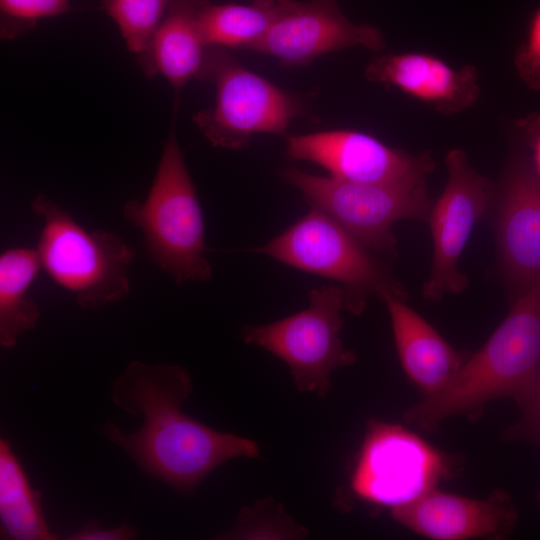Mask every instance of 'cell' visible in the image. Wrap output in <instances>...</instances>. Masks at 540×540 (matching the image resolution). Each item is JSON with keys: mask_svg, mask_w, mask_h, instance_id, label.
Returning a JSON list of instances; mask_svg holds the SVG:
<instances>
[{"mask_svg": "<svg viewBox=\"0 0 540 540\" xmlns=\"http://www.w3.org/2000/svg\"><path fill=\"white\" fill-rule=\"evenodd\" d=\"M192 390L186 368L133 360L114 380L110 398L124 412L141 418L142 425L126 433L108 420L101 428L142 472L185 495H193L226 461L260 455L253 440L217 431L185 414L182 406Z\"/></svg>", "mask_w": 540, "mask_h": 540, "instance_id": "obj_1", "label": "cell"}, {"mask_svg": "<svg viewBox=\"0 0 540 540\" xmlns=\"http://www.w3.org/2000/svg\"><path fill=\"white\" fill-rule=\"evenodd\" d=\"M540 360V275L513 302L507 316L482 348L435 393L406 410L404 420L431 432L445 419L480 415L493 400H513L522 411L529 402Z\"/></svg>", "mask_w": 540, "mask_h": 540, "instance_id": "obj_2", "label": "cell"}, {"mask_svg": "<svg viewBox=\"0 0 540 540\" xmlns=\"http://www.w3.org/2000/svg\"><path fill=\"white\" fill-rule=\"evenodd\" d=\"M123 217L143 235L146 254L178 284L212 277L205 221L182 149L172 130L144 200H128Z\"/></svg>", "mask_w": 540, "mask_h": 540, "instance_id": "obj_3", "label": "cell"}, {"mask_svg": "<svg viewBox=\"0 0 540 540\" xmlns=\"http://www.w3.org/2000/svg\"><path fill=\"white\" fill-rule=\"evenodd\" d=\"M30 207L42 220L35 247L41 267L80 308L98 310L129 295V267L136 252L121 236L84 228L45 194H38Z\"/></svg>", "mask_w": 540, "mask_h": 540, "instance_id": "obj_4", "label": "cell"}, {"mask_svg": "<svg viewBox=\"0 0 540 540\" xmlns=\"http://www.w3.org/2000/svg\"><path fill=\"white\" fill-rule=\"evenodd\" d=\"M199 79L214 85L215 102L193 121L214 147L240 150L255 134H283L308 108L307 99L252 72L225 48L209 47Z\"/></svg>", "mask_w": 540, "mask_h": 540, "instance_id": "obj_5", "label": "cell"}, {"mask_svg": "<svg viewBox=\"0 0 540 540\" xmlns=\"http://www.w3.org/2000/svg\"><path fill=\"white\" fill-rule=\"evenodd\" d=\"M309 306L267 325L245 326L241 337L287 364L299 391L325 397L331 373L355 363L356 356L340 339L341 312L360 313L344 287L322 286L308 293Z\"/></svg>", "mask_w": 540, "mask_h": 540, "instance_id": "obj_6", "label": "cell"}, {"mask_svg": "<svg viewBox=\"0 0 540 540\" xmlns=\"http://www.w3.org/2000/svg\"><path fill=\"white\" fill-rule=\"evenodd\" d=\"M252 252L342 284L362 311L369 294L405 299L401 286L360 241L312 206L302 218Z\"/></svg>", "mask_w": 540, "mask_h": 540, "instance_id": "obj_7", "label": "cell"}, {"mask_svg": "<svg viewBox=\"0 0 540 540\" xmlns=\"http://www.w3.org/2000/svg\"><path fill=\"white\" fill-rule=\"evenodd\" d=\"M454 456L395 423L370 420L351 474L360 500L390 510L437 488L457 472Z\"/></svg>", "mask_w": 540, "mask_h": 540, "instance_id": "obj_8", "label": "cell"}, {"mask_svg": "<svg viewBox=\"0 0 540 540\" xmlns=\"http://www.w3.org/2000/svg\"><path fill=\"white\" fill-rule=\"evenodd\" d=\"M297 189L368 249L394 255L393 225L402 219L426 220L431 211L425 185L401 187L349 182L306 173L294 167L279 172Z\"/></svg>", "mask_w": 540, "mask_h": 540, "instance_id": "obj_9", "label": "cell"}, {"mask_svg": "<svg viewBox=\"0 0 540 540\" xmlns=\"http://www.w3.org/2000/svg\"><path fill=\"white\" fill-rule=\"evenodd\" d=\"M286 155L315 163L335 179L401 187L425 185L426 176L434 168L428 153L413 156L354 130L288 136Z\"/></svg>", "mask_w": 540, "mask_h": 540, "instance_id": "obj_10", "label": "cell"}, {"mask_svg": "<svg viewBox=\"0 0 540 540\" xmlns=\"http://www.w3.org/2000/svg\"><path fill=\"white\" fill-rule=\"evenodd\" d=\"M445 164L448 180L428 217L434 254L423 294L430 300L459 293L467 286L465 276L459 272L458 260L491 195L490 183L469 166L462 150L449 151Z\"/></svg>", "mask_w": 540, "mask_h": 540, "instance_id": "obj_11", "label": "cell"}, {"mask_svg": "<svg viewBox=\"0 0 540 540\" xmlns=\"http://www.w3.org/2000/svg\"><path fill=\"white\" fill-rule=\"evenodd\" d=\"M361 46L379 52L385 39L375 26L355 24L342 12L338 0H300L248 50L276 58L282 66H303L317 57Z\"/></svg>", "mask_w": 540, "mask_h": 540, "instance_id": "obj_12", "label": "cell"}, {"mask_svg": "<svg viewBox=\"0 0 540 540\" xmlns=\"http://www.w3.org/2000/svg\"><path fill=\"white\" fill-rule=\"evenodd\" d=\"M390 511L400 525L435 540L505 539L519 517L511 497L501 489L476 499L434 488Z\"/></svg>", "mask_w": 540, "mask_h": 540, "instance_id": "obj_13", "label": "cell"}, {"mask_svg": "<svg viewBox=\"0 0 540 540\" xmlns=\"http://www.w3.org/2000/svg\"><path fill=\"white\" fill-rule=\"evenodd\" d=\"M364 75L371 82L395 87L443 114L464 112L480 96L479 76L474 66L455 69L423 52L377 56L368 63Z\"/></svg>", "mask_w": 540, "mask_h": 540, "instance_id": "obj_14", "label": "cell"}, {"mask_svg": "<svg viewBox=\"0 0 540 540\" xmlns=\"http://www.w3.org/2000/svg\"><path fill=\"white\" fill-rule=\"evenodd\" d=\"M496 229L505 274L521 293L540 275V177L530 166L508 175Z\"/></svg>", "mask_w": 540, "mask_h": 540, "instance_id": "obj_15", "label": "cell"}, {"mask_svg": "<svg viewBox=\"0 0 540 540\" xmlns=\"http://www.w3.org/2000/svg\"><path fill=\"white\" fill-rule=\"evenodd\" d=\"M394 341L402 368L428 396L446 385L469 356L455 350L405 299L386 296Z\"/></svg>", "mask_w": 540, "mask_h": 540, "instance_id": "obj_16", "label": "cell"}, {"mask_svg": "<svg viewBox=\"0 0 540 540\" xmlns=\"http://www.w3.org/2000/svg\"><path fill=\"white\" fill-rule=\"evenodd\" d=\"M209 0H172L148 51L139 59L148 76L162 75L176 94L192 78H199L208 49L199 22Z\"/></svg>", "mask_w": 540, "mask_h": 540, "instance_id": "obj_17", "label": "cell"}, {"mask_svg": "<svg viewBox=\"0 0 540 540\" xmlns=\"http://www.w3.org/2000/svg\"><path fill=\"white\" fill-rule=\"evenodd\" d=\"M42 269L35 248L13 247L0 255V344L14 347L40 318L29 289Z\"/></svg>", "mask_w": 540, "mask_h": 540, "instance_id": "obj_18", "label": "cell"}, {"mask_svg": "<svg viewBox=\"0 0 540 540\" xmlns=\"http://www.w3.org/2000/svg\"><path fill=\"white\" fill-rule=\"evenodd\" d=\"M41 494L32 488L11 443L0 439L1 538L55 540L43 515Z\"/></svg>", "mask_w": 540, "mask_h": 540, "instance_id": "obj_19", "label": "cell"}, {"mask_svg": "<svg viewBox=\"0 0 540 540\" xmlns=\"http://www.w3.org/2000/svg\"><path fill=\"white\" fill-rule=\"evenodd\" d=\"M292 6L278 0H252L248 4L208 2L199 15L201 33L208 47L249 49Z\"/></svg>", "mask_w": 540, "mask_h": 540, "instance_id": "obj_20", "label": "cell"}, {"mask_svg": "<svg viewBox=\"0 0 540 540\" xmlns=\"http://www.w3.org/2000/svg\"><path fill=\"white\" fill-rule=\"evenodd\" d=\"M172 0H103L102 6L117 25L127 49L138 59L152 38Z\"/></svg>", "mask_w": 540, "mask_h": 540, "instance_id": "obj_21", "label": "cell"}, {"mask_svg": "<svg viewBox=\"0 0 540 540\" xmlns=\"http://www.w3.org/2000/svg\"><path fill=\"white\" fill-rule=\"evenodd\" d=\"M266 503L241 514L238 524L226 532L225 538H294L306 534L304 528L296 525L276 505L271 504L269 513Z\"/></svg>", "mask_w": 540, "mask_h": 540, "instance_id": "obj_22", "label": "cell"}, {"mask_svg": "<svg viewBox=\"0 0 540 540\" xmlns=\"http://www.w3.org/2000/svg\"><path fill=\"white\" fill-rule=\"evenodd\" d=\"M70 0H0L2 30L12 36L18 28L70 10Z\"/></svg>", "mask_w": 540, "mask_h": 540, "instance_id": "obj_23", "label": "cell"}, {"mask_svg": "<svg viewBox=\"0 0 540 540\" xmlns=\"http://www.w3.org/2000/svg\"><path fill=\"white\" fill-rule=\"evenodd\" d=\"M514 65L525 85L540 91V6L531 17L526 39L515 54Z\"/></svg>", "mask_w": 540, "mask_h": 540, "instance_id": "obj_24", "label": "cell"}, {"mask_svg": "<svg viewBox=\"0 0 540 540\" xmlns=\"http://www.w3.org/2000/svg\"><path fill=\"white\" fill-rule=\"evenodd\" d=\"M521 413L519 421L504 431V439L526 442L540 450V360L529 402Z\"/></svg>", "mask_w": 540, "mask_h": 540, "instance_id": "obj_25", "label": "cell"}, {"mask_svg": "<svg viewBox=\"0 0 540 540\" xmlns=\"http://www.w3.org/2000/svg\"><path fill=\"white\" fill-rule=\"evenodd\" d=\"M138 531L131 525L122 524L112 528H102L96 521H89L71 534L69 540H129L134 539Z\"/></svg>", "mask_w": 540, "mask_h": 540, "instance_id": "obj_26", "label": "cell"}, {"mask_svg": "<svg viewBox=\"0 0 540 540\" xmlns=\"http://www.w3.org/2000/svg\"><path fill=\"white\" fill-rule=\"evenodd\" d=\"M519 127L527 135L533 153L534 171L540 177V114L520 120Z\"/></svg>", "mask_w": 540, "mask_h": 540, "instance_id": "obj_27", "label": "cell"}, {"mask_svg": "<svg viewBox=\"0 0 540 540\" xmlns=\"http://www.w3.org/2000/svg\"><path fill=\"white\" fill-rule=\"evenodd\" d=\"M278 1L287 6H292L296 3L297 0H278Z\"/></svg>", "mask_w": 540, "mask_h": 540, "instance_id": "obj_28", "label": "cell"}, {"mask_svg": "<svg viewBox=\"0 0 540 540\" xmlns=\"http://www.w3.org/2000/svg\"><path fill=\"white\" fill-rule=\"evenodd\" d=\"M537 503H538V507H539V510H540V490L537 493Z\"/></svg>", "mask_w": 540, "mask_h": 540, "instance_id": "obj_29", "label": "cell"}]
</instances>
